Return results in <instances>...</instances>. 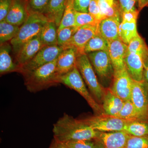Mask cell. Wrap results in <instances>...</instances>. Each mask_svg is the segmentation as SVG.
<instances>
[{"label":"cell","instance_id":"cell-29","mask_svg":"<svg viewBox=\"0 0 148 148\" xmlns=\"http://www.w3.org/2000/svg\"><path fill=\"white\" fill-rule=\"evenodd\" d=\"M64 143L69 148H104L103 144L98 138L90 140L70 141Z\"/></svg>","mask_w":148,"mask_h":148},{"label":"cell","instance_id":"cell-24","mask_svg":"<svg viewBox=\"0 0 148 148\" xmlns=\"http://www.w3.org/2000/svg\"><path fill=\"white\" fill-rule=\"evenodd\" d=\"M123 131L129 135L135 137L148 136V121L136 119L128 123Z\"/></svg>","mask_w":148,"mask_h":148},{"label":"cell","instance_id":"cell-35","mask_svg":"<svg viewBox=\"0 0 148 148\" xmlns=\"http://www.w3.org/2000/svg\"><path fill=\"white\" fill-rule=\"evenodd\" d=\"M51 0H28L29 12L43 13Z\"/></svg>","mask_w":148,"mask_h":148},{"label":"cell","instance_id":"cell-33","mask_svg":"<svg viewBox=\"0 0 148 148\" xmlns=\"http://www.w3.org/2000/svg\"><path fill=\"white\" fill-rule=\"evenodd\" d=\"M78 28L75 27H65L58 31V45L63 47L71 38Z\"/></svg>","mask_w":148,"mask_h":148},{"label":"cell","instance_id":"cell-3","mask_svg":"<svg viewBox=\"0 0 148 148\" xmlns=\"http://www.w3.org/2000/svg\"><path fill=\"white\" fill-rule=\"evenodd\" d=\"M48 21L43 14L30 12L27 20L20 26L16 36L10 42L14 55L24 44L39 36Z\"/></svg>","mask_w":148,"mask_h":148},{"label":"cell","instance_id":"cell-42","mask_svg":"<svg viewBox=\"0 0 148 148\" xmlns=\"http://www.w3.org/2000/svg\"><path fill=\"white\" fill-rule=\"evenodd\" d=\"M53 144H54L55 148H69V147L66 145L64 143L61 142H57L56 140H53Z\"/></svg>","mask_w":148,"mask_h":148},{"label":"cell","instance_id":"cell-16","mask_svg":"<svg viewBox=\"0 0 148 148\" xmlns=\"http://www.w3.org/2000/svg\"><path fill=\"white\" fill-rule=\"evenodd\" d=\"M78 55L77 49L73 48L65 49L61 52L57 58L56 66V72L60 77L76 66Z\"/></svg>","mask_w":148,"mask_h":148},{"label":"cell","instance_id":"cell-37","mask_svg":"<svg viewBox=\"0 0 148 148\" xmlns=\"http://www.w3.org/2000/svg\"><path fill=\"white\" fill-rule=\"evenodd\" d=\"M91 0H74V8L78 12L88 13V7Z\"/></svg>","mask_w":148,"mask_h":148},{"label":"cell","instance_id":"cell-15","mask_svg":"<svg viewBox=\"0 0 148 148\" xmlns=\"http://www.w3.org/2000/svg\"><path fill=\"white\" fill-rule=\"evenodd\" d=\"M127 47L120 38L109 42L108 53L114 69V72L125 68L124 59Z\"/></svg>","mask_w":148,"mask_h":148},{"label":"cell","instance_id":"cell-41","mask_svg":"<svg viewBox=\"0 0 148 148\" xmlns=\"http://www.w3.org/2000/svg\"><path fill=\"white\" fill-rule=\"evenodd\" d=\"M138 7V10H142L145 7L148 5V0H137Z\"/></svg>","mask_w":148,"mask_h":148},{"label":"cell","instance_id":"cell-14","mask_svg":"<svg viewBox=\"0 0 148 148\" xmlns=\"http://www.w3.org/2000/svg\"><path fill=\"white\" fill-rule=\"evenodd\" d=\"M29 14L28 0H12L4 20L10 24L20 27L27 20Z\"/></svg>","mask_w":148,"mask_h":148},{"label":"cell","instance_id":"cell-26","mask_svg":"<svg viewBox=\"0 0 148 148\" xmlns=\"http://www.w3.org/2000/svg\"><path fill=\"white\" fill-rule=\"evenodd\" d=\"M20 27L13 25L5 20L0 21V44L10 42L16 36Z\"/></svg>","mask_w":148,"mask_h":148},{"label":"cell","instance_id":"cell-22","mask_svg":"<svg viewBox=\"0 0 148 148\" xmlns=\"http://www.w3.org/2000/svg\"><path fill=\"white\" fill-rule=\"evenodd\" d=\"M67 0H51L43 14L49 21H53L58 27L64 15Z\"/></svg>","mask_w":148,"mask_h":148},{"label":"cell","instance_id":"cell-11","mask_svg":"<svg viewBox=\"0 0 148 148\" xmlns=\"http://www.w3.org/2000/svg\"><path fill=\"white\" fill-rule=\"evenodd\" d=\"M113 83L111 89L123 101L130 100L133 80L128 74L126 67L114 72Z\"/></svg>","mask_w":148,"mask_h":148},{"label":"cell","instance_id":"cell-10","mask_svg":"<svg viewBox=\"0 0 148 148\" xmlns=\"http://www.w3.org/2000/svg\"><path fill=\"white\" fill-rule=\"evenodd\" d=\"M98 26L85 25L79 27L70 40L62 47L64 49H75L79 55L85 53L84 49L90 39L98 34Z\"/></svg>","mask_w":148,"mask_h":148},{"label":"cell","instance_id":"cell-2","mask_svg":"<svg viewBox=\"0 0 148 148\" xmlns=\"http://www.w3.org/2000/svg\"><path fill=\"white\" fill-rule=\"evenodd\" d=\"M56 61L22 75L28 91L35 93L60 84V77L56 72Z\"/></svg>","mask_w":148,"mask_h":148},{"label":"cell","instance_id":"cell-38","mask_svg":"<svg viewBox=\"0 0 148 148\" xmlns=\"http://www.w3.org/2000/svg\"><path fill=\"white\" fill-rule=\"evenodd\" d=\"M12 0H0V21L5 19Z\"/></svg>","mask_w":148,"mask_h":148},{"label":"cell","instance_id":"cell-13","mask_svg":"<svg viewBox=\"0 0 148 148\" xmlns=\"http://www.w3.org/2000/svg\"><path fill=\"white\" fill-rule=\"evenodd\" d=\"M44 46L39 35L24 44L15 55L16 64L20 69L32 60Z\"/></svg>","mask_w":148,"mask_h":148},{"label":"cell","instance_id":"cell-5","mask_svg":"<svg viewBox=\"0 0 148 148\" xmlns=\"http://www.w3.org/2000/svg\"><path fill=\"white\" fill-rule=\"evenodd\" d=\"M76 66L93 97L96 101L102 103L106 89L98 81L94 69L86 53L78 55Z\"/></svg>","mask_w":148,"mask_h":148},{"label":"cell","instance_id":"cell-17","mask_svg":"<svg viewBox=\"0 0 148 148\" xmlns=\"http://www.w3.org/2000/svg\"><path fill=\"white\" fill-rule=\"evenodd\" d=\"M124 61L126 70L132 79L137 82L144 81L142 53H129L125 56Z\"/></svg>","mask_w":148,"mask_h":148},{"label":"cell","instance_id":"cell-9","mask_svg":"<svg viewBox=\"0 0 148 148\" xmlns=\"http://www.w3.org/2000/svg\"><path fill=\"white\" fill-rule=\"evenodd\" d=\"M130 100L138 112L140 119L148 121V84L133 80Z\"/></svg>","mask_w":148,"mask_h":148},{"label":"cell","instance_id":"cell-19","mask_svg":"<svg viewBox=\"0 0 148 148\" xmlns=\"http://www.w3.org/2000/svg\"><path fill=\"white\" fill-rule=\"evenodd\" d=\"M130 135L124 131L100 132L98 139L104 148H125Z\"/></svg>","mask_w":148,"mask_h":148},{"label":"cell","instance_id":"cell-44","mask_svg":"<svg viewBox=\"0 0 148 148\" xmlns=\"http://www.w3.org/2000/svg\"><path fill=\"white\" fill-rule=\"evenodd\" d=\"M53 145H54V144H53ZM54 148H55V147H54Z\"/></svg>","mask_w":148,"mask_h":148},{"label":"cell","instance_id":"cell-30","mask_svg":"<svg viewBox=\"0 0 148 148\" xmlns=\"http://www.w3.org/2000/svg\"><path fill=\"white\" fill-rule=\"evenodd\" d=\"M116 116L126 120L140 119L138 112L130 100L125 102L122 108Z\"/></svg>","mask_w":148,"mask_h":148},{"label":"cell","instance_id":"cell-31","mask_svg":"<svg viewBox=\"0 0 148 148\" xmlns=\"http://www.w3.org/2000/svg\"><path fill=\"white\" fill-rule=\"evenodd\" d=\"M75 26L79 28L85 25L98 26L100 22L97 21L89 13L75 12Z\"/></svg>","mask_w":148,"mask_h":148},{"label":"cell","instance_id":"cell-39","mask_svg":"<svg viewBox=\"0 0 148 148\" xmlns=\"http://www.w3.org/2000/svg\"><path fill=\"white\" fill-rule=\"evenodd\" d=\"M142 57L144 66L143 79L145 82L148 84V47L143 51Z\"/></svg>","mask_w":148,"mask_h":148},{"label":"cell","instance_id":"cell-40","mask_svg":"<svg viewBox=\"0 0 148 148\" xmlns=\"http://www.w3.org/2000/svg\"><path fill=\"white\" fill-rule=\"evenodd\" d=\"M132 0H119V3L121 15L123 12L127 5Z\"/></svg>","mask_w":148,"mask_h":148},{"label":"cell","instance_id":"cell-18","mask_svg":"<svg viewBox=\"0 0 148 148\" xmlns=\"http://www.w3.org/2000/svg\"><path fill=\"white\" fill-rule=\"evenodd\" d=\"M121 17H108L103 19L98 25V33L109 42L120 38L119 27Z\"/></svg>","mask_w":148,"mask_h":148},{"label":"cell","instance_id":"cell-23","mask_svg":"<svg viewBox=\"0 0 148 148\" xmlns=\"http://www.w3.org/2000/svg\"><path fill=\"white\" fill-rule=\"evenodd\" d=\"M58 27L55 22L48 21L43 27L39 34L44 46L58 45Z\"/></svg>","mask_w":148,"mask_h":148},{"label":"cell","instance_id":"cell-27","mask_svg":"<svg viewBox=\"0 0 148 148\" xmlns=\"http://www.w3.org/2000/svg\"><path fill=\"white\" fill-rule=\"evenodd\" d=\"M109 42L98 33L87 42L84 49V53L94 51H107L108 52Z\"/></svg>","mask_w":148,"mask_h":148},{"label":"cell","instance_id":"cell-28","mask_svg":"<svg viewBox=\"0 0 148 148\" xmlns=\"http://www.w3.org/2000/svg\"><path fill=\"white\" fill-rule=\"evenodd\" d=\"M74 0H67L64 15L61 23L58 27V31L65 27H75V10Z\"/></svg>","mask_w":148,"mask_h":148},{"label":"cell","instance_id":"cell-32","mask_svg":"<svg viewBox=\"0 0 148 148\" xmlns=\"http://www.w3.org/2000/svg\"><path fill=\"white\" fill-rule=\"evenodd\" d=\"M147 47L145 40L139 35L133 38L127 45L125 56L132 53H139L143 54V51Z\"/></svg>","mask_w":148,"mask_h":148},{"label":"cell","instance_id":"cell-12","mask_svg":"<svg viewBox=\"0 0 148 148\" xmlns=\"http://www.w3.org/2000/svg\"><path fill=\"white\" fill-rule=\"evenodd\" d=\"M140 12L136 9L121 15V20L119 27L120 38L127 45L133 38L139 35L137 30V22Z\"/></svg>","mask_w":148,"mask_h":148},{"label":"cell","instance_id":"cell-25","mask_svg":"<svg viewBox=\"0 0 148 148\" xmlns=\"http://www.w3.org/2000/svg\"><path fill=\"white\" fill-rule=\"evenodd\" d=\"M98 2L105 18L121 17L119 3L116 0H98Z\"/></svg>","mask_w":148,"mask_h":148},{"label":"cell","instance_id":"cell-36","mask_svg":"<svg viewBox=\"0 0 148 148\" xmlns=\"http://www.w3.org/2000/svg\"><path fill=\"white\" fill-rule=\"evenodd\" d=\"M88 13L100 22L103 19L106 18L100 8L98 0H91L88 7Z\"/></svg>","mask_w":148,"mask_h":148},{"label":"cell","instance_id":"cell-43","mask_svg":"<svg viewBox=\"0 0 148 148\" xmlns=\"http://www.w3.org/2000/svg\"><path fill=\"white\" fill-rule=\"evenodd\" d=\"M49 148H54V145H53V142H52V143H51V145L50 147H49Z\"/></svg>","mask_w":148,"mask_h":148},{"label":"cell","instance_id":"cell-21","mask_svg":"<svg viewBox=\"0 0 148 148\" xmlns=\"http://www.w3.org/2000/svg\"><path fill=\"white\" fill-rule=\"evenodd\" d=\"M124 103L125 101L117 96L110 88H107L102 102L104 113L116 116L121 110Z\"/></svg>","mask_w":148,"mask_h":148},{"label":"cell","instance_id":"cell-7","mask_svg":"<svg viewBox=\"0 0 148 148\" xmlns=\"http://www.w3.org/2000/svg\"><path fill=\"white\" fill-rule=\"evenodd\" d=\"M64 49L58 45L45 46L32 60L21 67L19 73L23 75L55 61Z\"/></svg>","mask_w":148,"mask_h":148},{"label":"cell","instance_id":"cell-6","mask_svg":"<svg viewBox=\"0 0 148 148\" xmlns=\"http://www.w3.org/2000/svg\"><path fill=\"white\" fill-rule=\"evenodd\" d=\"M82 120L92 128L101 132L123 131L126 125L134 120L123 119L105 114L88 117Z\"/></svg>","mask_w":148,"mask_h":148},{"label":"cell","instance_id":"cell-1","mask_svg":"<svg viewBox=\"0 0 148 148\" xmlns=\"http://www.w3.org/2000/svg\"><path fill=\"white\" fill-rule=\"evenodd\" d=\"M54 140L61 143L97 139L100 132L86 123L66 114L53 124Z\"/></svg>","mask_w":148,"mask_h":148},{"label":"cell","instance_id":"cell-4","mask_svg":"<svg viewBox=\"0 0 148 148\" xmlns=\"http://www.w3.org/2000/svg\"><path fill=\"white\" fill-rule=\"evenodd\" d=\"M60 84H62L78 92L85 99L95 113L98 115L104 114L102 106L88 90L76 66L69 73L60 77Z\"/></svg>","mask_w":148,"mask_h":148},{"label":"cell","instance_id":"cell-20","mask_svg":"<svg viewBox=\"0 0 148 148\" xmlns=\"http://www.w3.org/2000/svg\"><path fill=\"white\" fill-rule=\"evenodd\" d=\"M12 47L10 43H4L0 46V74H5L16 72L19 73L20 68L16 63H14L11 56L10 52Z\"/></svg>","mask_w":148,"mask_h":148},{"label":"cell","instance_id":"cell-8","mask_svg":"<svg viewBox=\"0 0 148 148\" xmlns=\"http://www.w3.org/2000/svg\"><path fill=\"white\" fill-rule=\"evenodd\" d=\"M86 54L100 80L103 82L113 80L114 69L108 51H100Z\"/></svg>","mask_w":148,"mask_h":148},{"label":"cell","instance_id":"cell-34","mask_svg":"<svg viewBox=\"0 0 148 148\" xmlns=\"http://www.w3.org/2000/svg\"><path fill=\"white\" fill-rule=\"evenodd\" d=\"M125 148H148V136L135 137L130 135Z\"/></svg>","mask_w":148,"mask_h":148}]
</instances>
